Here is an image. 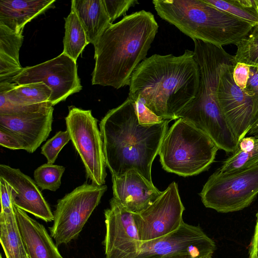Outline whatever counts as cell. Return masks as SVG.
I'll return each instance as SVG.
<instances>
[{
  "label": "cell",
  "mask_w": 258,
  "mask_h": 258,
  "mask_svg": "<svg viewBox=\"0 0 258 258\" xmlns=\"http://www.w3.org/2000/svg\"><path fill=\"white\" fill-rule=\"evenodd\" d=\"M200 73L194 51L181 55L155 54L134 71L128 97L140 98L154 114L164 120H177L179 112L195 98Z\"/></svg>",
  "instance_id": "cell-1"
},
{
  "label": "cell",
  "mask_w": 258,
  "mask_h": 258,
  "mask_svg": "<svg viewBox=\"0 0 258 258\" xmlns=\"http://www.w3.org/2000/svg\"><path fill=\"white\" fill-rule=\"evenodd\" d=\"M171 120L140 123L135 103L130 98L109 110L99 123L106 167L111 175L135 169L153 183L151 168Z\"/></svg>",
  "instance_id": "cell-2"
},
{
  "label": "cell",
  "mask_w": 258,
  "mask_h": 258,
  "mask_svg": "<svg viewBox=\"0 0 258 258\" xmlns=\"http://www.w3.org/2000/svg\"><path fill=\"white\" fill-rule=\"evenodd\" d=\"M154 15L141 10L111 24L96 43L92 85L119 89L145 59L158 32Z\"/></svg>",
  "instance_id": "cell-3"
},
{
  "label": "cell",
  "mask_w": 258,
  "mask_h": 258,
  "mask_svg": "<svg viewBox=\"0 0 258 258\" xmlns=\"http://www.w3.org/2000/svg\"><path fill=\"white\" fill-rule=\"evenodd\" d=\"M157 15L193 40L236 45L254 27L204 0H154Z\"/></svg>",
  "instance_id": "cell-4"
},
{
  "label": "cell",
  "mask_w": 258,
  "mask_h": 258,
  "mask_svg": "<svg viewBox=\"0 0 258 258\" xmlns=\"http://www.w3.org/2000/svg\"><path fill=\"white\" fill-rule=\"evenodd\" d=\"M195 58L200 73V83L194 99L178 114L210 136L220 134L228 127L217 101V89L222 66L233 62V56L222 47L194 40Z\"/></svg>",
  "instance_id": "cell-5"
},
{
  "label": "cell",
  "mask_w": 258,
  "mask_h": 258,
  "mask_svg": "<svg viewBox=\"0 0 258 258\" xmlns=\"http://www.w3.org/2000/svg\"><path fill=\"white\" fill-rule=\"evenodd\" d=\"M218 150L207 134L179 118L168 128L158 155L165 170L186 177L207 170Z\"/></svg>",
  "instance_id": "cell-6"
},
{
  "label": "cell",
  "mask_w": 258,
  "mask_h": 258,
  "mask_svg": "<svg viewBox=\"0 0 258 258\" xmlns=\"http://www.w3.org/2000/svg\"><path fill=\"white\" fill-rule=\"evenodd\" d=\"M199 195L206 208L219 213L244 209L258 195V165L229 173L215 171Z\"/></svg>",
  "instance_id": "cell-7"
},
{
  "label": "cell",
  "mask_w": 258,
  "mask_h": 258,
  "mask_svg": "<svg viewBox=\"0 0 258 258\" xmlns=\"http://www.w3.org/2000/svg\"><path fill=\"white\" fill-rule=\"evenodd\" d=\"M107 187L85 182L58 200L49 227L50 236L58 246L78 237Z\"/></svg>",
  "instance_id": "cell-8"
},
{
  "label": "cell",
  "mask_w": 258,
  "mask_h": 258,
  "mask_svg": "<svg viewBox=\"0 0 258 258\" xmlns=\"http://www.w3.org/2000/svg\"><path fill=\"white\" fill-rule=\"evenodd\" d=\"M65 118L67 130L92 183L105 184L107 175L103 140L97 120L90 110L70 106Z\"/></svg>",
  "instance_id": "cell-9"
},
{
  "label": "cell",
  "mask_w": 258,
  "mask_h": 258,
  "mask_svg": "<svg viewBox=\"0 0 258 258\" xmlns=\"http://www.w3.org/2000/svg\"><path fill=\"white\" fill-rule=\"evenodd\" d=\"M53 106L49 101L28 106L9 101L0 107V127L15 135L23 150L34 152L52 130Z\"/></svg>",
  "instance_id": "cell-10"
},
{
  "label": "cell",
  "mask_w": 258,
  "mask_h": 258,
  "mask_svg": "<svg viewBox=\"0 0 258 258\" xmlns=\"http://www.w3.org/2000/svg\"><path fill=\"white\" fill-rule=\"evenodd\" d=\"M184 210L177 184L173 181L148 208L133 213L141 241L155 240L178 230L183 222Z\"/></svg>",
  "instance_id": "cell-11"
},
{
  "label": "cell",
  "mask_w": 258,
  "mask_h": 258,
  "mask_svg": "<svg viewBox=\"0 0 258 258\" xmlns=\"http://www.w3.org/2000/svg\"><path fill=\"white\" fill-rule=\"evenodd\" d=\"M43 82L52 90L48 100L54 106L81 90L77 62L62 52L56 57L27 67L13 80L17 85Z\"/></svg>",
  "instance_id": "cell-12"
},
{
  "label": "cell",
  "mask_w": 258,
  "mask_h": 258,
  "mask_svg": "<svg viewBox=\"0 0 258 258\" xmlns=\"http://www.w3.org/2000/svg\"><path fill=\"white\" fill-rule=\"evenodd\" d=\"M233 62L220 69L217 89L220 108L239 141L245 137L258 116L253 99L235 83Z\"/></svg>",
  "instance_id": "cell-13"
},
{
  "label": "cell",
  "mask_w": 258,
  "mask_h": 258,
  "mask_svg": "<svg viewBox=\"0 0 258 258\" xmlns=\"http://www.w3.org/2000/svg\"><path fill=\"white\" fill-rule=\"evenodd\" d=\"M215 242L199 226L183 222L176 231L162 238L142 242L138 251L121 258H161L173 253H188L196 258L212 254Z\"/></svg>",
  "instance_id": "cell-14"
},
{
  "label": "cell",
  "mask_w": 258,
  "mask_h": 258,
  "mask_svg": "<svg viewBox=\"0 0 258 258\" xmlns=\"http://www.w3.org/2000/svg\"><path fill=\"white\" fill-rule=\"evenodd\" d=\"M106 233L103 241L104 258H121L136 252L142 242L133 213L125 209L114 198L110 208L104 210Z\"/></svg>",
  "instance_id": "cell-15"
},
{
  "label": "cell",
  "mask_w": 258,
  "mask_h": 258,
  "mask_svg": "<svg viewBox=\"0 0 258 258\" xmlns=\"http://www.w3.org/2000/svg\"><path fill=\"white\" fill-rule=\"evenodd\" d=\"M0 177L14 188L13 205L46 222L54 220V216L38 186L30 176L19 169L0 165Z\"/></svg>",
  "instance_id": "cell-16"
},
{
  "label": "cell",
  "mask_w": 258,
  "mask_h": 258,
  "mask_svg": "<svg viewBox=\"0 0 258 258\" xmlns=\"http://www.w3.org/2000/svg\"><path fill=\"white\" fill-rule=\"evenodd\" d=\"M111 176L113 198L133 213L146 209L162 193L135 169Z\"/></svg>",
  "instance_id": "cell-17"
},
{
  "label": "cell",
  "mask_w": 258,
  "mask_h": 258,
  "mask_svg": "<svg viewBox=\"0 0 258 258\" xmlns=\"http://www.w3.org/2000/svg\"><path fill=\"white\" fill-rule=\"evenodd\" d=\"M14 210L29 258H63L42 224L14 205Z\"/></svg>",
  "instance_id": "cell-18"
},
{
  "label": "cell",
  "mask_w": 258,
  "mask_h": 258,
  "mask_svg": "<svg viewBox=\"0 0 258 258\" xmlns=\"http://www.w3.org/2000/svg\"><path fill=\"white\" fill-rule=\"evenodd\" d=\"M55 0H1L0 24L22 34L26 24L53 6Z\"/></svg>",
  "instance_id": "cell-19"
},
{
  "label": "cell",
  "mask_w": 258,
  "mask_h": 258,
  "mask_svg": "<svg viewBox=\"0 0 258 258\" xmlns=\"http://www.w3.org/2000/svg\"><path fill=\"white\" fill-rule=\"evenodd\" d=\"M71 9L76 13L89 43L94 45L112 24L103 0H73Z\"/></svg>",
  "instance_id": "cell-20"
},
{
  "label": "cell",
  "mask_w": 258,
  "mask_h": 258,
  "mask_svg": "<svg viewBox=\"0 0 258 258\" xmlns=\"http://www.w3.org/2000/svg\"><path fill=\"white\" fill-rule=\"evenodd\" d=\"M23 39L22 34L16 33L0 24V83H12L22 71L19 51Z\"/></svg>",
  "instance_id": "cell-21"
},
{
  "label": "cell",
  "mask_w": 258,
  "mask_h": 258,
  "mask_svg": "<svg viewBox=\"0 0 258 258\" xmlns=\"http://www.w3.org/2000/svg\"><path fill=\"white\" fill-rule=\"evenodd\" d=\"M10 103L18 106H28L48 101L52 90L43 82L17 85L15 83H1Z\"/></svg>",
  "instance_id": "cell-22"
},
{
  "label": "cell",
  "mask_w": 258,
  "mask_h": 258,
  "mask_svg": "<svg viewBox=\"0 0 258 258\" xmlns=\"http://www.w3.org/2000/svg\"><path fill=\"white\" fill-rule=\"evenodd\" d=\"M0 242L6 258H26L27 253L14 210L0 213Z\"/></svg>",
  "instance_id": "cell-23"
},
{
  "label": "cell",
  "mask_w": 258,
  "mask_h": 258,
  "mask_svg": "<svg viewBox=\"0 0 258 258\" xmlns=\"http://www.w3.org/2000/svg\"><path fill=\"white\" fill-rule=\"evenodd\" d=\"M258 165V138L245 136L239 141L237 149L216 171L229 173Z\"/></svg>",
  "instance_id": "cell-24"
},
{
  "label": "cell",
  "mask_w": 258,
  "mask_h": 258,
  "mask_svg": "<svg viewBox=\"0 0 258 258\" xmlns=\"http://www.w3.org/2000/svg\"><path fill=\"white\" fill-rule=\"evenodd\" d=\"M65 33L63 53L77 61L85 46L89 44L85 32L75 12L71 9L64 18Z\"/></svg>",
  "instance_id": "cell-25"
},
{
  "label": "cell",
  "mask_w": 258,
  "mask_h": 258,
  "mask_svg": "<svg viewBox=\"0 0 258 258\" xmlns=\"http://www.w3.org/2000/svg\"><path fill=\"white\" fill-rule=\"evenodd\" d=\"M204 1L253 27L258 26V0Z\"/></svg>",
  "instance_id": "cell-26"
},
{
  "label": "cell",
  "mask_w": 258,
  "mask_h": 258,
  "mask_svg": "<svg viewBox=\"0 0 258 258\" xmlns=\"http://www.w3.org/2000/svg\"><path fill=\"white\" fill-rule=\"evenodd\" d=\"M235 45L237 50L233 56L234 63L241 62L258 68V26Z\"/></svg>",
  "instance_id": "cell-27"
},
{
  "label": "cell",
  "mask_w": 258,
  "mask_h": 258,
  "mask_svg": "<svg viewBox=\"0 0 258 258\" xmlns=\"http://www.w3.org/2000/svg\"><path fill=\"white\" fill-rule=\"evenodd\" d=\"M64 171L65 167L63 166L45 163L35 170V181L41 190L48 189L55 191L61 185V179Z\"/></svg>",
  "instance_id": "cell-28"
},
{
  "label": "cell",
  "mask_w": 258,
  "mask_h": 258,
  "mask_svg": "<svg viewBox=\"0 0 258 258\" xmlns=\"http://www.w3.org/2000/svg\"><path fill=\"white\" fill-rule=\"evenodd\" d=\"M71 140L67 130L60 131L47 140L41 148V154L47 159V163L53 164L62 148Z\"/></svg>",
  "instance_id": "cell-29"
},
{
  "label": "cell",
  "mask_w": 258,
  "mask_h": 258,
  "mask_svg": "<svg viewBox=\"0 0 258 258\" xmlns=\"http://www.w3.org/2000/svg\"><path fill=\"white\" fill-rule=\"evenodd\" d=\"M103 2L112 24L118 18L125 17L130 8L139 4L137 0H103Z\"/></svg>",
  "instance_id": "cell-30"
},
{
  "label": "cell",
  "mask_w": 258,
  "mask_h": 258,
  "mask_svg": "<svg viewBox=\"0 0 258 258\" xmlns=\"http://www.w3.org/2000/svg\"><path fill=\"white\" fill-rule=\"evenodd\" d=\"M135 109L139 121L143 125H150L160 123L164 120L151 111L138 98L134 101Z\"/></svg>",
  "instance_id": "cell-31"
},
{
  "label": "cell",
  "mask_w": 258,
  "mask_h": 258,
  "mask_svg": "<svg viewBox=\"0 0 258 258\" xmlns=\"http://www.w3.org/2000/svg\"><path fill=\"white\" fill-rule=\"evenodd\" d=\"M14 188L6 180L0 177L1 212H9L14 210L12 194Z\"/></svg>",
  "instance_id": "cell-32"
},
{
  "label": "cell",
  "mask_w": 258,
  "mask_h": 258,
  "mask_svg": "<svg viewBox=\"0 0 258 258\" xmlns=\"http://www.w3.org/2000/svg\"><path fill=\"white\" fill-rule=\"evenodd\" d=\"M250 67L246 64L237 62L234 67L233 79L240 88L244 90L247 85L250 74Z\"/></svg>",
  "instance_id": "cell-33"
},
{
  "label": "cell",
  "mask_w": 258,
  "mask_h": 258,
  "mask_svg": "<svg viewBox=\"0 0 258 258\" xmlns=\"http://www.w3.org/2000/svg\"><path fill=\"white\" fill-rule=\"evenodd\" d=\"M244 91L253 99L258 110V68L250 67L249 77Z\"/></svg>",
  "instance_id": "cell-34"
},
{
  "label": "cell",
  "mask_w": 258,
  "mask_h": 258,
  "mask_svg": "<svg viewBox=\"0 0 258 258\" xmlns=\"http://www.w3.org/2000/svg\"><path fill=\"white\" fill-rule=\"evenodd\" d=\"M0 145L11 150L23 149V145L19 139L10 131L0 127Z\"/></svg>",
  "instance_id": "cell-35"
},
{
  "label": "cell",
  "mask_w": 258,
  "mask_h": 258,
  "mask_svg": "<svg viewBox=\"0 0 258 258\" xmlns=\"http://www.w3.org/2000/svg\"><path fill=\"white\" fill-rule=\"evenodd\" d=\"M256 217V225L250 245L249 258H258V213Z\"/></svg>",
  "instance_id": "cell-36"
},
{
  "label": "cell",
  "mask_w": 258,
  "mask_h": 258,
  "mask_svg": "<svg viewBox=\"0 0 258 258\" xmlns=\"http://www.w3.org/2000/svg\"><path fill=\"white\" fill-rule=\"evenodd\" d=\"M161 258H196L190 253L177 252L166 255Z\"/></svg>",
  "instance_id": "cell-37"
},
{
  "label": "cell",
  "mask_w": 258,
  "mask_h": 258,
  "mask_svg": "<svg viewBox=\"0 0 258 258\" xmlns=\"http://www.w3.org/2000/svg\"><path fill=\"white\" fill-rule=\"evenodd\" d=\"M246 136L258 138V116L255 119Z\"/></svg>",
  "instance_id": "cell-38"
},
{
  "label": "cell",
  "mask_w": 258,
  "mask_h": 258,
  "mask_svg": "<svg viewBox=\"0 0 258 258\" xmlns=\"http://www.w3.org/2000/svg\"><path fill=\"white\" fill-rule=\"evenodd\" d=\"M212 254H208V255H204V256H201V257H199V258H212Z\"/></svg>",
  "instance_id": "cell-39"
},
{
  "label": "cell",
  "mask_w": 258,
  "mask_h": 258,
  "mask_svg": "<svg viewBox=\"0 0 258 258\" xmlns=\"http://www.w3.org/2000/svg\"><path fill=\"white\" fill-rule=\"evenodd\" d=\"M26 258H29V256L28 255V254H27Z\"/></svg>",
  "instance_id": "cell-40"
},
{
  "label": "cell",
  "mask_w": 258,
  "mask_h": 258,
  "mask_svg": "<svg viewBox=\"0 0 258 258\" xmlns=\"http://www.w3.org/2000/svg\"><path fill=\"white\" fill-rule=\"evenodd\" d=\"M0 258H3L2 254H1Z\"/></svg>",
  "instance_id": "cell-41"
}]
</instances>
